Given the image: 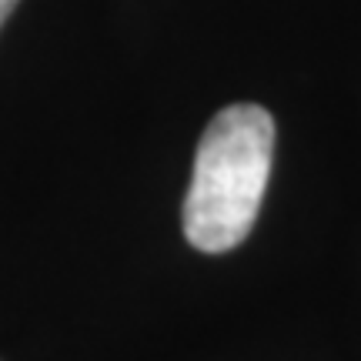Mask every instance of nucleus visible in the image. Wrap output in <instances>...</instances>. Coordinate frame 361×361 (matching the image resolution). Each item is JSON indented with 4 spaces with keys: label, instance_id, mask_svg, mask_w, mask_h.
Returning <instances> with one entry per match:
<instances>
[{
    "label": "nucleus",
    "instance_id": "f257e3e1",
    "mask_svg": "<svg viewBox=\"0 0 361 361\" xmlns=\"http://www.w3.org/2000/svg\"><path fill=\"white\" fill-rule=\"evenodd\" d=\"M274 121L258 104H231L201 134L184 197V238L221 255L245 241L271 178Z\"/></svg>",
    "mask_w": 361,
    "mask_h": 361
},
{
    "label": "nucleus",
    "instance_id": "f03ea898",
    "mask_svg": "<svg viewBox=\"0 0 361 361\" xmlns=\"http://www.w3.org/2000/svg\"><path fill=\"white\" fill-rule=\"evenodd\" d=\"M13 7H17V0H0V27H4V20L11 17Z\"/></svg>",
    "mask_w": 361,
    "mask_h": 361
}]
</instances>
